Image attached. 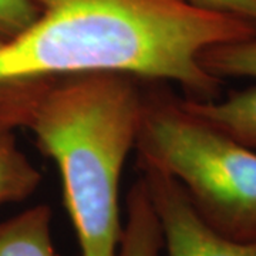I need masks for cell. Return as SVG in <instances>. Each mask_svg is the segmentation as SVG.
<instances>
[{
  "mask_svg": "<svg viewBox=\"0 0 256 256\" xmlns=\"http://www.w3.org/2000/svg\"><path fill=\"white\" fill-rule=\"evenodd\" d=\"M36 20L0 44V80L34 74L116 72L172 82L185 98H220L224 82L200 56L256 36L245 18L194 0H33Z\"/></svg>",
  "mask_w": 256,
  "mask_h": 256,
  "instance_id": "6da1fadb",
  "label": "cell"
},
{
  "mask_svg": "<svg viewBox=\"0 0 256 256\" xmlns=\"http://www.w3.org/2000/svg\"><path fill=\"white\" fill-rule=\"evenodd\" d=\"M144 82L116 72L0 80V132L26 130L57 166L80 256H117L120 181L136 148Z\"/></svg>",
  "mask_w": 256,
  "mask_h": 256,
  "instance_id": "7a4b0ae2",
  "label": "cell"
},
{
  "mask_svg": "<svg viewBox=\"0 0 256 256\" xmlns=\"http://www.w3.org/2000/svg\"><path fill=\"white\" fill-rule=\"evenodd\" d=\"M137 164L172 176L198 215L235 240H256V150L192 112L164 82H146Z\"/></svg>",
  "mask_w": 256,
  "mask_h": 256,
  "instance_id": "3957f363",
  "label": "cell"
},
{
  "mask_svg": "<svg viewBox=\"0 0 256 256\" xmlns=\"http://www.w3.org/2000/svg\"><path fill=\"white\" fill-rule=\"evenodd\" d=\"M137 165L160 224L166 256H256V240H235L210 226L172 176Z\"/></svg>",
  "mask_w": 256,
  "mask_h": 256,
  "instance_id": "277c9868",
  "label": "cell"
},
{
  "mask_svg": "<svg viewBox=\"0 0 256 256\" xmlns=\"http://www.w3.org/2000/svg\"><path fill=\"white\" fill-rule=\"evenodd\" d=\"M0 256H57L52 208L38 204L0 220Z\"/></svg>",
  "mask_w": 256,
  "mask_h": 256,
  "instance_id": "5b68a950",
  "label": "cell"
},
{
  "mask_svg": "<svg viewBox=\"0 0 256 256\" xmlns=\"http://www.w3.org/2000/svg\"><path fill=\"white\" fill-rule=\"evenodd\" d=\"M184 101L192 112L240 144L256 150V86L216 100L195 101L184 97Z\"/></svg>",
  "mask_w": 256,
  "mask_h": 256,
  "instance_id": "8992f818",
  "label": "cell"
},
{
  "mask_svg": "<svg viewBox=\"0 0 256 256\" xmlns=\"http://www.w3.org/2000/svg\"><path fill=\"white\" fill-rule=\"evenodd\" d=\"M126 214L117 256L162 255L160 224L141 176H138L128 191Z\"/></svg>",
  "mask_w": 256,
  "mask_h": 256,
  "instance_id": "52a82bcc",
  "label": "cell"
},
{
  "mask_svg": "<svg viewBox=\"0 0 256 256\" xmlns=\"http://www.w3.org/2000/svg\"><path fill=\"white\" fill-rule=\"evenodd\" d=\"M42 172L18 144L14 132H0V206L33 195Z\"/></svg>",
  "mask_w": 256,
  "mask_h": 256,
  "instance_id": "ba28073f",
  "label": "cell"
},
{
  "mask_svg": "<svg viewBox=\"0 0 256 256\" xmlns=\"http://www.w3.org/2000/svg\"><path fill=\"white\" fill-rule=\"evenodd\" d=\"M201 66L214 77L256 80V36L220 44L200 56Z\"/></svg>",
  "mask_w": 256,
  "mask_h": 256,
  "instance_id": "9c48e42d",
  "label": "cell"
},
{
  "mask_svg": "<svg viewBox=\"0 0 256 256\" xmlns=\"http://www.w3.org/2000/svg\"><path fill=\"white\" fill-rule=\"evenodd\" d=\"M33 0H0V42L20 34L36 20Z\"/></svg>",
  "mask_w": 256,
  "mask_h": 256,
  "instance_id": "30bf717a",
  "label": "cell"
},
{
  "mask_svg": "<svg viewBox=\"0 0 256 256\" xmlns=\"http://www.w3.org/2000/svg\"><path fill=\"white\" fill-rule=\"evenodd\" d=\"M202 8L245 18L256 24V0H194Z\"/></svg>",
  "mask_w": 256,
  "mask_h": 256,
  "instance_id": "8fae6325",
  "label": "cell"
},
{
  "mask_svg": "<svg viewBox=\"0 0 256 256\" xmlns=\"http://www.w3.org/2000/svg\"><path fill=\"white\" fill-rule=\"evenodd\" d=\"M2 43H3V42H0V44H2Z\"/></svg>",
  "mask_w": 256,
  "mask_h": 256,
  "instance_id": "7c38bea8",
  "label": "cell"
}]
</instances>
